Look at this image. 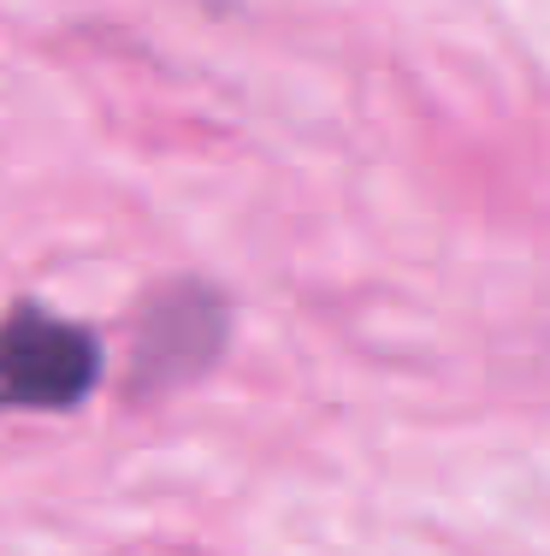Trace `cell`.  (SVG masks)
<instances>
[{"mask_svg":"<svg viewBox=\"0 0 550 556\" xmlns=\"http://www.w3.org/2000/svg\"><path fill=\"white\" fill-rule=\"evenodd\" d=\"M101 374V343L42 308L0 320V408H72Z\"/></svg>","mask_w":550,"mask_h":556,"instance_id":"obj_1","label":"cell"}]
</instances>
